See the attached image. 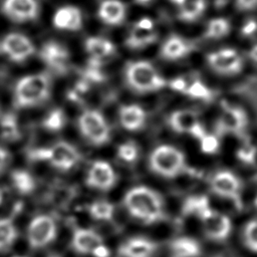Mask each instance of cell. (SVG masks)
I'll use <instances>...</instances> for the list:
<instances>
[{"label":"cell","mask_w":257,"mask_h":257,"mask_svg":"<svg viewBox=\"0 0 257 257\" xmlns=\"http://www.w3.org/2000/svg\"><path fill=\"white\" fill-rule=\"evenodd\" d=\"M206 236L214 241L225 240L231 233L232 223L226 215L212 210L201 219Z\"/></svg>","instance_id":"cell-15"},{"label":"cell","mask_w":257,"mask_h":257,"mask_svg":"<svg viewBox=\"0 0 257 257\" xmlns=\"http://www.w3.org/2000/svg\"><path fill=\"white\" fill-rule=\"evenodd\" d=\"M11 180L14 188L21 195L31 194L35 189L33 177L24 170H15L11 175Z\"/></svg>","instance_id":"cell-30"},{"label":"cell","mask_w":257,"mask_h":257,"mask_svg":"<svg viewBox=\"0 0 257 257\" xmlns=\"http://www.w3.org/2000/svg\"><path fill=\"white\" fill-rule=\"evenodd\" d=\"M209 67L222 75H235L243 69V58L241 54L232 47H224L211 51L206 56Z\"/></svg>","instance_id":"cell-6"},{"label":"cell","mask_w":257,"mask_h":257,"mask_svg":"<svg viewBox=\"0 0 257 257\" xmlns=\"http://www.w3.org/2000/svg\"><path fill=\"white\" fill-rule=\"evenodd\" d=\"M123 203L127 212L145 224L159 222L165 216L163 198L149 187L132 188L124 195Z\"/></svg>","instance_id":"cell-1"},{"label":"cell","mask_w":257,"mask_h":257,"mask_svg":"<svg viewBox=\"0 0 257 257\" xmlns=\"http://www.w3.org/2000/svg\"><path fill=\"white\" fill-rule=\"evenodd\" d=\"M158 34L156 30H143L136 27H132L127 33L124 44L128 49L141 50L149 47L157 40Z\"/></svg>","instance_id":"cell-25"},{"label":"cell","mask_w":257,"mask_h":257,"mask_svg":"<svg viewBox=\"0 0 257 257\" xmlns=\"http://www.w3.org/2000/svg\"><path fill=\"white\" fill-rule=\"evenodd\" d=\"M3 198H4V194H3V190L0 187V204L3 202Z\"/></svg>","instance_id":"cell-47"},{"label":"cell","mask_w":257,"mask_h":257,"mask_svg":"<svg viewBox=\"0 0 257 257\" xmlns=\"http://www.w3.org/2000/svg\"><path fill=\"white\" fill-rule=\"evenodd\" d=\"M185 94L188 96L198 99V100H210L213 96L212 90L209 88L208 85H206L201 80H194L192 82H189L188 87L185 91Z\"/></svg>","instance_id":"cell-34"},{"label":"cell","mask_w":257,"mask_h":257,"mask_svg":"<svg viewBox=\"0 0 257 257\" xmlns=\"http://www.w3.org/2000/svg\"><path fill=\"white\" fill-rule=\"evenodd\" d=\"M151 170L166 178H175L186 169V158L183 152L174 146L161 145L150 155Z\"/></svg>","instance_id":"cell-4"},{"label":"cell","mask_w":257,"mask_h":257,"mask_svg":"<svg viewBox=\"0 0 257 257\" xmlns=\"http://www.w3.org/2000/svg\"><path fill=\"white\" fill-rule=\"evenodd\" d=\"M212 211L209 200L206 196H191L186 199L183 205V213L185 215H194L200 220Z\"/></svg>","instance_id":"cell-27"},{"label":"cell","mask_w":257,"mask_h":257,"mask_svg":"<svg viewBox=\"0 0 257 257\" xmlns=\"http://www.w3.org/2000/svg\"><path fill=\"white\" fill-rule=\"evenodd\" d=\"M257 150L254 146L245 144L237 151V158L245 164H253L256 160Z\"/></svg>","instance_id":"cell-38"},{"label":"cell","mask_w":257,"mask_h":257,"mask_svg":"<svg viewBox=\"0 0 257 257\" xmlns=\"http://www.w3.org/2000/svg\"><path fill=\"white\" fill-rule=\"evenodd\" d=\"M189 82L184 78V77H176L174 79H172V81H170L168 83V85L175 91L181 92V93H185L187 87H188Z\"/></svg>","instance_id":"cell-39"},{"label":"cell","mask_w":257,"mask_h":257,"mask_svg":"<svg viewBox=\"0 0 257 257\" xmlns=\"http://www.w3.org/2000/svg\"><path fill=\"white\" fill-rule=\"evenodd\" d=\"M177 10L180 20L194 22L198 20L206 9L205 0H169Z\"/></svg>","instance_id":"cell-24"},{"label":"cell","mask_w":257,"mask_h":257,"mask_svg":"<svg viewBox=\"0 0 257 257\" xmlns=\"http://www.w3.org/2000/svg\"><path fill=\"white\" fill-rule=\"evenodd\" d=\"M2 53L13 62H23L34 53L32 41L25 35L17 32L7 34L0 43Z\"/></svg>","instance_id":"cell-8"},{"label":"cell","mask_w":257,"mask_h":257,"mask_svg":"<svg viewBox=\"0 0 257 257\" xmlns=\"http://www.w3.org/2000/svg\"><path fill=\"white\" fill-rule=\"evenodd\" d=\"M9 159L8 152L0 147V172L5 168V165L7 164Z\"/></svg>","instance_id":"cell-44"},{"label":"cell","mask_w":257,"mask_h":257,"mask_svg":"<svg viewBox=\"0 0 257 257\" xmlns=\"http://www.w3.org/2000/svg\"><path fill=\"white\" fill-rule=\"evenodd\" d=\"M124 78L127 85L140 93L155 92L168 86L166 79L147 60L131 61L125 66Z\"/></svg>","instance_id":"cell-3"},{"label":"cell","mask_w":257,"mask_h":257,"mask_svg":"<svg viewBox=\"0 0 257 257\" xmlns=\"http://www.w3.org/2000/svg\"><path fill=\"white\" fill-rule=\"evenodd\" d=\"M91 255L93 257H109V250L104 244H101L93 250Z\"/></svg>","instance_id":"cell-43"},{"label":"cell","mask_w":257,"mask_h":257,"mask_svg":"<svg viewBox=\"0 0 257 257\" xmlns=\"http://www.w3.org/2000/svg\"><path fill=\"white\" fill-rule=\"evenodd\" d=\"M248 124V116L244 109L235 105L224 107L222 114L217 122L219 134H242Z\"/></svg>","instance_id":"cell-14"},{"label":"cell","mask_w":257,"mask_h":257,"mask_svg":"<svg viewBox=\"0 0 257 257\" xmlns=\"http://www.w3.org/2000/svg\"><path fill=\"white\" fill-rule=\"evenodd\" d=\"M236 6L242 11H250L257 7V0H236Z\"/></svg>","instance_id":"cell-41"},{"label":"cell","mask_w":257,"mask_h":257,"mask_svg":"<svg viewBox=\"0 0 257 257\" xmlns=\"http://www.w3.org/2000/svg\"><path fill=\"white\" fill-rule=\"evenodd\" d=\"M254 207H255L256 210H257V196H256L255 199H254Z\"/></svg>","instance_id":"cell-48"},{"label":"cell","mask_w":257,"mask_h":257,"mask_svg":"<svg viewBox=\"0 0 257 257\" xmlns=\"http://www.w3.org/2000/svg\"><path fill=\"white\" fill-rule=\"evenodd\" d=\"M200 122L197 113L191 109H177L169 116L171 128L178 134L190 135L193 128Z\"/></svg>","instance_id":"cell-23"},{"label":"cell","mask_w":257,"mask_h":257,"mask_svg":"<svg viewBox=\"0 0 257 257\" xmlns=\"http://www.w3.org/2000/svg\"><path fill=\"white\" fill-rule=\"evenodd\" d=\"M57 226L53 218L39 215L31 220L27 228V240L31 248H43L56 237Z\"/></svg>","instance_id":"cell-7"},{"label":"cell","mask_w":257,"mask_h":257,"mask_svg":"<svg viewBox=\"0 0 257 257\" xmlns=\"http://www.w3.org/2000/svg\"><path fill=\"white\" fill-rule=\"evenodd\" d=\"M157 244L144 237H133L121 244L119 253L123 257H153Z\"/></svg>","instance_id":"cell-21"},{"label":"cell","mask_w":257,"mask_h":257,"mask_svg":"<svg viewBox=\"0 0 257 257\" xmlns=\"http://www.w3.org/2000/svg\"><path fill=\"white\" fill-rule=\"evenodd\" d=\"M0 137L8 142H15L21 137L18 121L13 113H6L0 120Z\"/></svg>","instance_id":"cell-29"},{"label":"cell","mask_w":257,"mask_h":257,"mask_svg":"<svg viewBox=\"0 0 257 257\" xmlns=\"http://www.w3.org/2000/svg\"><path fill=\"white\" fill-rule=\"evenodd\" d=\"M115 180V173L110 164L102 160H97L89 167L85 183L90 188L108 191L114 186Z\"/></svg>","instance_id":"cell-13"},{"label":"cell","mask_w":257,"mask_h":257,"mask_svg":"<svg viewBox=\"0 0 257 257\" xmlns=\"http://www.w3.org/2000/svg\"><path fill=\"white\" fill-rule=\"evenodd\" d=\"M17 238V229L10 218L0 219V251L9 248Z\"/></svg>","instance_id":"cell-31"},{"label":"cell","mask_w":257,"mask_h":257,"mask_svg":"<svg viewBox=\"0 0 257 257\" xmlns=\"http://www.w3.org/2000/svg\"><path fill=\"white\" fill-rule=\"evenodd\" d=\"M201 151L205 154H214L219 149V141L215 135L206 133L205 136L199 140Z\"/></svg>","instance_id":"cell-37"},{"label":"cell","mask_w":257,"mask_h":257,"mask_svg":"<svg viewBox=\"0 0 257 257\" xmlns=\"http://www.w3.org/2000/svg\"><path fill=\"white\" fill-rule=\"evenodd\" d=\"M152 0H136L137 3L139 4H142V5H146V4H149Z\"/></svg>","instance_id":"cell-46"},{"label":"cell","mask_w":257,"mask_h":257,"mask_svg":"<svg viewBox=\"0 0 257 257\" xmlns=\"http://www.w3.org/2000/svg\"><path fill=\"white\" fill-rule=\"evenodd\" d=\"M257 30V22L254 20H250L248 21L242 28V32L245 36L251 35L253 34L255 31Z\"/></svg>","instance_id":"cell-42"},{"label":"cell","mask_w":257,"mask_h":257,"mask_svg":"<svg viewBox=\"0 0 257 257\" xmlns=\"http://www.w3.org/2000/svg\"><path fill=\"white\" fill-rule=\"evenodd\" d=\"M134 27L143 29V30H154L155 29V23L150 17H142L138 19L134 25Z\"/></svg>","instance_id":"cell-40"},{"label":"cell","mask_w":257,"mask_h":257,"mask_svg":"<svg viewBox=\"0 0 257 257\" xmlns=\"http://www.w3.org/2000/svg\"><path fill=\"white\" fill-rule=\"evenodd\" d=\"M50 257H56V256H50Z\"/></svg>","instance_id":"cell-50"},{"label":"cell","mask_w":257,"mask_h":257,"mask_svg":"<svg viewBox=\"0 0 257 257\" xmlns=\"http://www.w3.org/2000/svg\"><path fill=\"white\" fill-rule=\"evenodd\" d=\"M248 55H249V57H250V59H251L252 61H254L255 63H257V44H254V45L250 48V50H249V52H248Z\"/></svg>","instance_id":"cell-45"},{"label":"cell","mask_w":257,"mask_h":257,"mask_svg":"<svg viewBox=\"0 0 257 257\" xmlns=\"http://www.w3.org/2000/svg\"><path fill=\"white\" fill-rule=\"evenodd\" d=\"M103 244L102 237L93 230L79 228L73 232L71 238L72 248L79 254H90L99 245Z\"/></svg>","instance_id":"cell-20"},{"label":"cell","mask_w":257,"mask_h":257,"mask_svg":"<svg viewBox=\"0 0 257 257\" xmlns=\"http://www.w3.org/2000/svg\"><path fill=\"white\" fill-rule=\"evenodd\" d=\"M84 49L90 58L102 61L114 54L115 46L107 38L91 35L84 40Z\"/></svg>","instance_id":"cell-22"},{"label":"cell","mask_w":257,"mask_h":257,"mask_svg":"<svg viewBox=\"0 0 257 257\" xmlns=\"http://www.w3.org/2000/svg\"><path fill=\"white\" fill-rule=\"evenodd\" d=\"M81 136L91 145L100 147L108 143L110 138L109 125L103 114L96 109L83 110L77 119Z\"/></svg>","instance_id":"cell-5"},{"label":"cell","mask_w":257,"mask_h":257,"mask_svg":"<svg viewBox=\"0 0 257 257\" xmlns=\"http://www.w3.org/2000/svg\"><path fill=\"white\" fill-rule=\"evenodd\" d=\"M116 156L119 160H121L124 163L132 164L138 160L139 157V148L138 146L132 142H124L121 143L116 150Z\"/></svg>","instance_id":"cell-35"},{"label":"cell","mask_w":257,"mask_h":257,"mask_svg":"<svg viewBox=\"0 0 257 257\" xmlns=\"http://www.w3.org/2000/svg\"><path fill=\"white\" fill-rule=\"evenodd\" d=\"M174 257H197L200 254L199 243L190 237H180L171 244Z\"/></svg>","instance_id":"cell-26"},{"label":"cell","mask_w":257,"mask_h":257,"mask_svg":"<svg viewBox=\"0 0 257 257\" xmlns=\"http://www.w3.org/2000/svg\"><path fill=\"white\" fill-rule=\"evenodd\" d=\"M16 257H24V256H16Z\"/></svg>","instance_id":"cell-49"},{"label":"cell","mask_w":257,"mask_h":257,"mask_svg":"<svg viewBox=\"0 0 257 257\" xmlns=\"http://www.w3.org/2000/svg\"><path fill=\"white\" fill-rule=\"evenodd\" d=\"M89 215L95 220L109 221L113 217L114 207L113 205L105 200H97L90 204L88 207Z\"/></svg>","instance_id":"cell-32"},{"label":"cell","mask_w":257,"mask_h":257,"mask_svg":"<svg viewBox=\"0 0 257 257\" xmlns=\"http://www.w3.org/2000/svg\"><path fill=\"white\" fill-rule=\"evenodd\" d=\"M55 28L63 31H78L83 24V16L80 9L73 5H65L58 8L52 18Z\"/></svg>","instance_id":"cell-16"},{"label":"cell","mask_w":257,"mask_h":257,"mask_svg":"<svg viewBox=\"0 0 257 257\" xmlns=\"http://www.w3.org/2000/svg\"><path fill=\"white\" fill-rule=\"evenodd\" d=\"M126 15V8L124 3L120 0H103L97 9V16L99 20L109 26L120 25Z\"/></svg>","instance_id":"cell-19"},{"label":"cell","mask_w":257,"mask_h":257,"mask_svg":"<svg viewBox=\"0 0 257 257\" xmlns=\"http://www.w3.org/2000/svg\"><path fill=\"white\" fill-rule=\"evenodd\" d=\"M231 24L229 20L223 17H215L210 19L204 30V36L207 39L217 40L224 38L230 33Z\"/></svg>","instance_id":"cell-28"},{"label":"cell","mask_w":257,"mask_h":257,"mask_svg":"<svg viewBox=\"0 0 257 257\" xmlns=\"http://www.w3.org/2000/svg\"><path fill=\"white\" fill-rule=\"evenodd\" d=\"M39 56L42 61L56 73H63L67 70L69 63V51L61 43L47 41L40 49Z\"/></svg>","instance_id":"cell-12"},{"label":"cell","mask_w":257,"mask_h":257,"mask_svg":"<svg viewBox=\"0 0 257 257\" xmlns=\"http://www.w3.org/2000/svg\"><path fill=\"white\" fill-rule=\"evenodd\" d=\"M243 239L245 246L252 252L257 253V220H250L244 227Z\"/></svg>","instance_id":"cell-36"},{"label":"cell","mask_w":257,"mask_h":257,"mask_svg":"<svg viewBox=\"0 0 257 257\" xmlns=\"http://www.w3.org/2000/svg\"><path fill=\"white\" fill-rule=\"evenodd\" d=\"M66 122V115L61 108H53L47 113L42 121V125L49 132H58L63 128Z\"/></svg>","instance_id":"cell-33"},{"label":"cell","mask_w":257,"mask_h":257,"mask_svg":"<svg viewBox=\"0 0 257 257\" xmlns=\"http://www.w3.org/2000/svg\"><path fill=\"white\" fill-rule=\"evenodd\" d=\"M50 79L45 73H35L22 77L14 88V104L17 108L38 105L50 95Z\"/></svg>","instance_id":"cell-2"},{"label":"cell","mask_w":257,"mask_h":257,"mask_svg":"<svg viewBox=\"0 0 257 257\" xmlns=\"http://www.w3.org/2000/svg\"><path fill=\"white\" fill-rule=\"evenodd\" d=\"M211 189L219 197L233 201L237 207L241 206V182L233 173L229 171L216 173L211 180Z\"/></svg>","instance_id":"cell-9"},{"label":"cell","mask_w":257,"mask_h":257,"mask_svg":"<svg viewBox=\"0 0 257 257\" xmlns=\"http://www.w3.org/2000/svg\"><path fill=\"white\" fill-rule=\"evenodd\" d=\"M192 51V44L183 36L172 34L162 43L160 55L163 59L177 61L185 58Z\"/></svg>","instance_id":"cell-17"},{"label":"cell","mask_w":257,"mask_h":257,"mask_svg":"<svg viewBox=\"0 0 257 257\" xmlns=\"http://www.w3.org/2000/svg\"><path fill=\"white\" fill-rule=\"evenodd\" d=\"M118 120L120 125L130 132L142 130L147 121V112L139 104H123L118 110Z\"/></svg>","instance_id":"cell-18"},{"label":"cell","mask_w":257,"mask_h":257,"mask_svg":"<svg viewBox=\"0 0 257 257\" xmlns=\"http://www.w3.org/2000/svg\"><path fill=\"white\" fill-rule=\"evenodd\" d=\"M1 10L6 17L18 23L35 20L39 14L36 0H4Z\"/></svg>","instance_id":"cell-10"},{"label":"cell","mask_w":257,"mask_h":257,"mask_svg":"<svg viewBox=\"0 0 257 257\" xmlns=\"http://www.w3.org/2000/svg\"><path fill=\"white\" fill-rule=\"evenodd\" d=\"M80 155L76 148L66 142H58L48 148L47 161L52 167L68 171L72 169L79 161Z\"/></svg>","instance_id":"cell-11"}]
</instances>
